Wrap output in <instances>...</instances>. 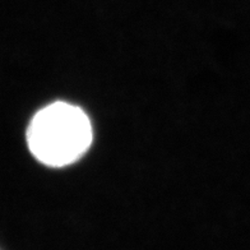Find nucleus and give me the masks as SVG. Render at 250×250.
I'll list each match as a JSON object with an SVG mask.
<instances>
[{"label":"nucleus","mask_w":250,"mask_h":250,"mask_svg":"<svg viewBox=\"0 0 250 250\" xmlns=\"http://www.w3.org/2000/svg\"><path fill=\"white\" fill-rule=\"evenodd\" d=\"M92 137V125L86 112L62 101L40 110L27 129L31 153L51 167L78 161L88 151Z\"/></svg>","instance_id":"f257e3e1"}]
</instances>
